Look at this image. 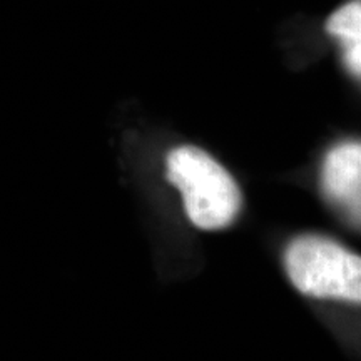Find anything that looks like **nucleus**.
Instances as JSON below:
<instances>
[{
  "instance_id": "nucleus-2",
  "label": "nucleus",
  "mask_w": 361,
  "mask_h": 361,
  "mask_svg": "<svg viewBox=\"0 0 361 361\" xmlns=\"http://www.w3.org/2000/svg\"><path fill=\"white\" fill-rule=\"evenodd\" d=\"M283 264L303 295L361 305V256L335 239L296 236L283 252Z\"/></svg>"
},
{
  "instance_id": "nucleus-1",
  "label": "nucleus",
  "mask_w": 361,
  "mask_h": 361,
  "mask_svg": "<svg viewBox=\"0 0 361 361\" xmlns=\"http://www.w3.org/2000/svg\"><path fill=\"white\" fill-rule=\"evenodd\" d=\"M168 179L180 191L184 211L200 229L226 228L241 211V189L223 164L204 149L179 146L166 159Z\"/></svg>"
},
{
  "instance_id": "nucleus-3",
  "label": "nucleus",
  "mask_w": 361,
  "mask_h": 361,
  "mask_svg": "<svg viewBox=\"0 0 361 361\" xmlns=\"http://www.w3.org/2000/svg\"><path fill=\"white\" fill-rule=\"evenodd\" d=\"M322 191L329 204L361 226V141L333 146L322 164Z\"/></svg>"
},
{
  "instance_id": "nucleus-4",
  "label": "nucleus",
  "mask_w": 361,
  "mask_h": 361,
  "mask_svg": "<svg viewBox=\"0 0 361 361\" xmlns=\"http://www.w3.org/2000/svg\"><path fill=\"white\" fill-rule=\"evenodd\" d=\"M343 64L351 75L361 80V30L353 37L340 44Z\"/></svg>"
}]
</instances>
